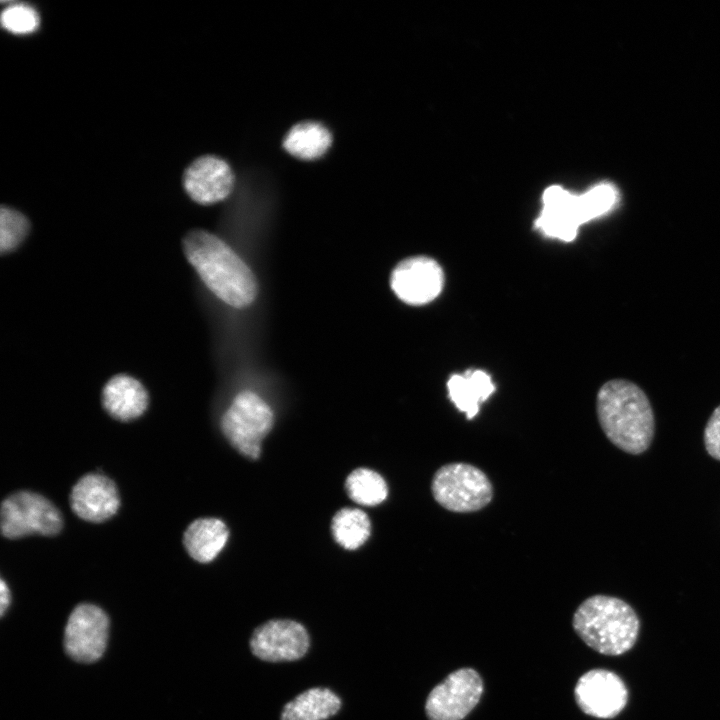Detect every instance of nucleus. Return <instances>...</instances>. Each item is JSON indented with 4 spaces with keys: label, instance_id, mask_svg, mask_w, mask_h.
<instances>
[{
    "label": "nucleus",
    "instance_id": "f03ea898",
    "mask_svg": "<svg viewBox=\"0 0 720 720\" xmlns=\"http://www.w3.org/2000/svg\"><path fill=\"white\" fill-rule=\"evenodd\" d=\"M596 412L604 434L619 449L640 454L650 446L654 414L645 392L634 382H605L596 396Z\"/></svg>",
    "mask_w": 720,
    "mask_h": 720
},
{
    "label": "nucleus",
    "instance_id": "0eeeda50",
    "mask_svg": "<svg viewBox=\"0 0 720 720\" xmlns=\"http://www.w3.org/2000/svg\"><path fill=\"white\" fill-rule=\"evenodd\" d=\"M483 681L472 668L450 673L429 693L425 712L429 720H462L478 704Z\"/></svg>",
    "mask_w": 720,
    "mask_h": 720
},
{
    "label": "nucleus",
    "instance_id": "39448f33",
    "mask_svg": "<svg viewBox=\"0 0 720 720\" xmlns=\"http://www.w3.org/2000/svg\"><path fill=\"white\" fill-rule=\"evenodd\" d=\"M273 426L268 404L251 391L239 393L221 419V429L230 444L243 456L257 459L261 442Z\"/></svg>",
    "mask_w": 720,
    "mask_h": 720
},
{
    "label": "nucleus",
    "instance_id": "1a4fd4ad",
    "mask_svg": "<svg viewBox=\"0 0 720 720\" xmlns=\"http://www.w3.org/2000/svg\"><path fill=\"white\" fill-rule=\"evenodd\" d=\"M574 695L578 707L585 714L599 719H612L626 707L629 694L619 675L597 668L578 679Z\"/></svg>",
    "mask_w": 720,
    "mask_h": 720
},
{
    "label": "nucleus",
    "instance_id": "f3484780",
    "mask_svg": "<svg viewBox=\"0 0 720 720\" xmlns=\"http://www.w3.org/2000/svg\"><path fill=\"white\" fill-rule=\"evenodd\" d=\"M229 536L227 526L216 518H200L185 530L183 543L188 554L200 563L211 562L225 546Z\"/></svg>",
    "mask_w": 720,
    "mask_h": 720
},
{
    "label": "nucleus",
    "instance_id": "ddd939ff",
    "mask_svg": "<svg viewBox=\"0 0 720 720\" xmlns=\"http://www.w3.org/2000/svg\"><path fill=\"white\" fill-rule=\"evenodd\" d=\"M234 175L229 164L214 155L193 161L183 175V186L192 200L210 205L225 199L231 192Z\"/></svg>",
    "mask_w": 720,
    "mask_h": 720
},
{
    "label": "nucleus",
    "instance_id": "f257e3e1",
    "mask_svg": "<svg viewBox=\"0 0 720 720\" xmlns=\"http://www.w3.org/2000/svg\"><path fill=\"white\" fill-rule=\"evenodd\" d=\"M182 245L188 262L219 299L235 308L255 300L256 279L226 242L209 231L194 229L184 236Z\"/></svg>",
    "mask_w": 720,
    "mask_h": 720
},
{
    "label": "nucleus",
    "instance_id": "9d476101",
    "mask_svg": "<svg viewBox=\"0 0 720 720\" xmlns=\"http://www.w3.org/2000/svg\"><path fill=\"white\" fill-rule=\"evenodd\" d=\"M390 284L395 295L404 303L423 305L433 301L441 293L444 273L434 259L414 256L395 266Z\"/></svg>",
    "mask_w": 720,
    "mask_h": 720
},
{
    "label": "nucleus",
    "instance_id": "aec40b11",
    "mask_svg": "<svg viewBox=\"0 0 720 720\" xmlns=\"http://www.w3.org/2000/svg\"><path fill=\"white\" fill-rule=\"evenodd\" d=\"M371 524L365 512L356 508H343L332 519L331 530L335 541L345 549L360 547L370 535Z\"/></svg>",
    "mask_w": 720,
    "mask_h": 720
},
{
    "label": "nucleus",
    "instance_id": "f8f14e48",
    "mask_svg": "<svg viewBox=\"0 0 720 720\" xmlns=\"http://www.w3.org/2000/svg\"><path fill=\"white\" fill-rule=\"evenodd\" d=\"M543 207L535 226L545 236L561 241H573L579 227L586 223L580 196L559 186L547 188L543 194Z\"/></svg>",
    "mask_w": 720,
    "mask_h": 720
},
{
    "label": "nucleus",
    "instance_id": "412c9836",
    "mask_svg": "<svg viewBox=\"0 0 720 720\" xmlns=\"http://www.w3.org/2000/svg\"><path fill=\"white\" fill-rule=\"evenodd\" d=\"M345 488L354 502L366 506L380 504L388 495L383 477L368 468L352 471L346 478Z\"/></svg>",
    "mask_w": 720,
    "mask_h": 720
},
{
    "label": "nucleus",
    "instance_id": "6ab92c4d",
    "mask_svg": "<svg viewBox=\"0 0 720 720\" xmlns=\"http://www.w3.org/2000/svg\"><path fill=\"white\" fill-rule=\"evenodd\" d=\"M332 135L321 123L306 121L294 125L287 133L283 146L291 155L313 160L321 157L330 147Z\"/></svg>",
    "mask_w": 720,
    "mask_h": 720
},
{
    "label": "nucleus",
    "instance_id": "a211bd4d",
    "mask_svg": "<svg viewBox=\"0 0 720 720\" xmlns=\"http://www.w3.org/2000/svg\"><path fill=\"white\" fill-rule=\"evenodd\" d=\"M341 707L340 698L327 688H311L288 702L281 720H325Z\"/></svg>",
    "mask_w": 720,
    "mask_h": 720
},
{
    "label": "nucleus",
    "instance_id": "4be33fe9",
    "mask_svg": "<svg viewBox=\"0 0 720 720\" xmlns=\"http://www.w3.org/2000/svg\"><path fill=\"white\" fill-rule=\"evenodd\" d=\"M30 231V222L21 212L7 206L0 210V252L15 250Z\"/></svg>",
    "mask_w": 720,
    "mask_h": 720
},
{
    "label": "nucleus",
    "instance_id": "5701e85b",
    "mask_svg": "<svg viewBox=\"0 0 720 720\" xmlns=\"http://www.w3.org/2000/svg\"><path fill=\"white\" fill-rule=\"evenodd\" d=\"M2 26L15 34L34 32L39 26L36 10L25 4H14L6 7L1 14Z\"/></svg>",
    "mask_w": 720,
    "mask_h": 720
},
{
    "label": "nucleus",
    "instance_id": "2eb2a0df",
    "mask_svg": "<svg viewBox=\"0 0 720 720\" xmlns=\"http://www.w3.org/2000/svg\"><path fill=\"white\" fill-rule=\"evenodd\" d=\"M102 403L110 416L120 421L140 417L147 409L149 396L137 379L119 374L112 377L102 391Z\"/></svg>",
    "mask_w": 720,
    "mask_h": 720
},
{
    "label": "nucleus",
    "instance_id": "7ed1b4c3",
    "mask_svg": "<svg viewBox=\"0 0 720 720\" xmlns=\"http://www.w3.org/2000/svg\"><path fill=\"white\" fill-rule=\"evenodd\" d=\"M572 625L586 645L607 656L631 650L640 630L639 617L627 602L600 594L588 597L578 606Z\"/></svg>",
    "mask_w": 720,
    "mask_h": 720
},
{
    "label": "nucleus",
    "instance_id": "9b49d317",
    "mask_svg": "<svg viewBox=\"0 0 720 720\" xmlns=\"http://www.w3.org/2000/svg\"><path fill=\"white\" fill-rule=\"evenodd\" d=\"M250 647L252 653L264 661H293L306 654L309 635L298 622L270 620L256 628Z\"/></svg>",
    "mask_w": 720,
    "mask_h": 720
},
{
    "label": "nucleus",
    "instance_id": "393cba45",
    "mask_svg": "<svg viewBox=\"0 0 720 720\" xmlns=\"http://www.w3.org/2000/svg\"><path fill=\"white\" fill-rule=\"evenodd\" d=\"M704 444L708 454L720 460V405L713 411L706 424Z\"/></svg>",
    "mask_w": 720,
    "mask_h": 720
},
{
    "label": "nucleus",
    "instance_id": "4468645a",
    "mask_svg": "<svg viewBox=\"0 0 720 720\" xmlns=\"http://www.w3.org/2000/svg\"><path fill=\"white\" fill-rule=\"evenodd\" d=\"M70 506L85 521H106L120 506L117 487L111 479L100 473L86 474L73 486Z\"/></svg>",
    "mask_w": 720,
    "mask_h": 720
},
{
    "label": "nucleus",
    "instance_id": "6e6552de",
    "mask_svg": "<svg viewBox=\"0 0 720 720\" xmlns=\"http://www.w3.org/2000/svg\"><path fill=\"white\" fill-rule=\"evenodd\" d=\"M108 632L109 619L100 607L79 604L71 612L65 627V651L75 661L95 662L105 651Z\"/></svg>",
    "mask_w": 720,
    "mask_h": 720
},
{
    "label": "nucleus",
    "instance_id": "a878e982",
    "mask_svg": "<svg viewBox=\"0 0 720 720\" xmlns=\"http://www.w3.org/2000/svg\"><path fill=\"white\" fill-rule=\"evenodd\" d=\"M11 595L10 590L3 579L0 583V613L3 616L5 611L10 605Z\"/></svg>",
    "mask_w": 720,
    "mask_h": 720
},
{
    "label": "nucleus",
    "instance_id": "b1692460",
    "mask_svg": "<svg viewBox=\"0 0 720 720\" xmlns=\"http://www.w3.org/2000/svg\"><path fill=\"white\" fill-rule=\"evenodd\" d=\"M582 205L590 221L607 213L616 203L617 192L609 184H600L580 195Z\"/></svg>",
    "mask_w": 720,
    "mask_h": 720
},
{
    "label": "nucleus",
    "instance_id": "20e7f679",
    "mask_svg": "<svg viewBox=\"0 0 720 720\" xmlns=\"http://www.w3.org/2000/svg\"><path fill=\"white\" fill-rule=\"evenodd\" d=\"M431 492L440 506L456 513L481 510L493 498V486L488 476L478 467L464 462L447 463L437 469Z\"/></svg>",
    "mask_w": 720,
    "mask_h": 720
},
{
    "label": "nucleus",
    "instance_id": "423d86ee",
    "mask_svg": "<svg viewBox=\"0 0 720 720\" xmlns=\"http://www.w3.org/2000/svg\"><path fill=\"white\" fill-rule=\"evenodd\" d=\"M63 526L60 511L45 497L30 491L8 496L1 505L4 537L18 539L31 534L56 535Z\"/></svg>",
    "mask_w": 720,
    "mask_h": 720
},
{
    "label": "nucleus",
    "instance_id": "dca6fc26",
    "mask_svg": "<svg viewBox=\"0 0 720 720\" xmlns=\"http://www.w3.org/2000/svg\"><path fill=\"white\" fill-rule=\"evenodd\" d=\"M447 390L450 401L471 420L479 412L481 403L495 391V385L485 371L467 370L450 376Z\"/></svg>",
    "mask_w": 720,
    "mask_h": 720
}]
</instances>
